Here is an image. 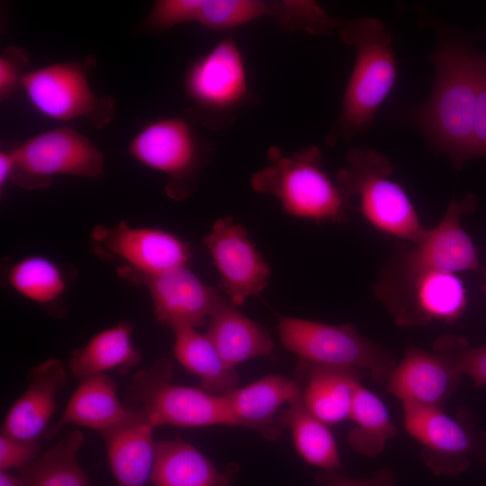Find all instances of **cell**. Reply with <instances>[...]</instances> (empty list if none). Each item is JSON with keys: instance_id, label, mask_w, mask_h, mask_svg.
Segmentation results:
<instances>
[{"instance_id": "cell-1", "label": "cell", "mask_w": 486, "mask_h": 486, "mask_svg": "<svg viewBox=\"0 0 486 486\" xmlns=\"http://www.w3.org/2000/svg\"><path fill=\"white\" fill-rule=\"evenodd\" d=\"M478 57L465 41L446 38L431 55L436 80L430 97L417 112L418 124L456 169L472 158L478 94Z\"/></svg>"}, {"instance_id": "cell-2", "label": "cell", "mask_w": 486, "mask_h": 486, "mask_svg": "<svg viewBox=\"0 0 486 486\" xmlns=\"http://www.w3.org/2000/svg\"><path fill=\"white\" fill-rule=\"evenodd\" d=\"M341 40L356 49V61L343 96L340 112L325 137L328 146L350 143L367 130L397 77L392 34L380 20L371 17L342 20Z\"/></svg>"}, {"instance_id": "cell-3", "label": "cell", "mask_w": 486, "mask_h": 486, "mask_svg": "<svg viewBox=\"0 0 486 486\" xmlns=\"http://www.w3.org/2000/svg\"><path fill=\"white\" fill-rule=\"evenodd\" d=\"M268 165L250 179L257 193L279 199L284 210L316 222L345 221L348 207L337 181L324 170L323 157L316 146L284 155L275 146L267 150Z\"/></svg>"}, {"instance_id": "cell-4", "label": "cell", "mask_w": 486, "mask_h": 486, "mask_svg": "<svg viewBox=\"0 0 486 486\" xmlns=\"http://www.w3.org/2000/svg\"><path fill=\"white\" fill-rule=\"evenodd\" d=\"M392 173L384 154L358 146L347 150L346 165L336 181L348 205L358 199L362 215L375 230L416 243L427 229L406 191L392 179Z\"/></svg>"}, {"instance_id": "cell-5", "label": "cell", "mask_w": 486, "mask_h": 486, "mask_svg": "<svg viewBox=\"0 0 486 486\" xmlns=\"http://www.w3.org/2000/svg\"><path fill=\"white\" fill-rule=\"evenodd\" d=\"M191 117L211 130L234 123L238 112L255 96L243 53L232 35L220 38L194 60L184 76Z\"/></svg>"}, {"instance_id": "cell-6", "label": "cell", "mask_w": 486, "mask_h": 486, "mask_svg": "<svg viewBox=\"0 0 486 486\" xmlns=\"http://www.w3.org/2000/svg\"><path fill=\"white\" fill-rule=\"evenodd\" d=\"M173 374L174 364L165 356L148 368L137 371L127 405L140 411L155 428L166 425L234 426L223 396L212 395L201 387L175 384Z\"/></svg>"}, {"instance_id": "cell-7", "label": "cell", "mask_w": 486, "mask_h": 486, "mask_svg": "<svg viewBox=\"0 0 486 486\" xmlns=\"http://www.w3.org/2000/svg\"><path fill=\"white\" fill-rule=\"evenodd\" d=\"M277 329L284 347L310 363L358 370L376 381H386L396 364L391 353L349 323L330 325L279 316Z\"/></svg>"}, {"instance_id": "cell-8", "label": "cell", "mask_w": 486, "mask_h": 486, "mask_svg": "<svg viewBox=\"0 0 486 486\" xmlns=\"http://www.w3.org/2000/svg\"><path fill=\"white\" fill-rule=\"evenodd\" d=\"M374 290L401 327L453 323L467 305L465 287L456 274L408 268L396 262Z\"/></svg>"}, {"instance_id": "cell-9", "label": "cell", "mask_w": 486, "mask_h": 486, "mask_svg": "<svg viewBox=\"0 0 486 486\" xmlns=\"http://www.w3.org/2000/svg\"><path fill=\"white\" fill-rule=\"evenodd\" d=\"M212 150L184 117H162L146 123L132 138L128 152L138 162L167 176L166 193L179 201L194 189Z\"/></svg>"}, {"instance_id": "cell-10", "label": "cell", "mask_w": 486, "mask_h": 486, "mask_svg": "<svg viewBox=\"0 0 486 486\" xmlns=\"http://www.w3.org/2000/svg\"><path fill=\"white\" fill-rule=\"evenodd\" d=\"M12 179L26 189L47 187L54 176L95 178L104 171V155L79 131L59 127L30 138L12 148Z\"/></svg>"}, {"instance_id": "cell-11", "label": "cell", "mask_w": 486, "mask_h": 486, "mask_svg": "<svg viewBox=\"0 0 486 486\" xmlns=\"http://www.w3.org/2000/svg\"><path fill=\"white\" fill-rule=\"evenodd\" d=\"M407 432L421 446V458L435 476H457L472 460L486 459V432L469 413L453 418L442 409L402 406Z\"/></svg>"}, {"instance_id": "cell-12", "label": "cell", "mask_w": 486, "mask_h": 486, "mask_svg": "<svg viewBox=\"0 0 486 486\" xmlns=\"http://www.w3.org/2000/svg\"><path fill=\"white\" fill-rule=\"evenodd\" d=\"M466 346L464 338L455 336L439 338L433 350L409 345L386 379L387 391L402 406L443 410L464 376L460 359Z\"/></svg>"}, {"instance_id": "cell-13", "label": "cell", "mask_w": 486, "mask_h": 486, "mask_svg": "<svg viewBox=\"0 0 486 486\" xmlns=\"http://www.w3.org/2000/svg\"><path fill=\"white\" fill-rule=\"evenodd\" d=\"M22 88L40 113L55 121L85 118L104 127L114 114L112 98L94 94L86 67L79 62L61 61L30 70Z\"/></svg>"}, {"instance_id": "cell-14", "label": "cell", "mask_w": 486, "mask_h": 486, "mask_svg": "<svg viewBox=\"0 0 486 486\" xmlns=\"http://www.w3.org/2000/svg\"><path fill=\"white\" fill-rule=\"evenodd\" d=\"M92 238L98 253L122 261L125 276L139 283L185 266L191 256L187 243L160 229L130 227L122 222L111 229L96 227Z\"/></svg>"}, {"instance_id": "cell-15", "label": "cell", "mask_w": 486, "mask_h": 486, "mask_svg": "<svg viewBox=\"0 0 486 486\" xmlns=\"http://www.w3.org/2000/svg\"><path fill=\"white\" fill-rule=\"evenodd\" d=\"M262 17L274 18L285 31L322 35L332 32L336 18L310 0H201L196 22L225 31Z\"/></svg>"}, {"instance_id": "cell-16", "label": "cell", "mask_w": 486, "mask_h": 486, "mask_svg": "<svg viewBox=\"0 0 486 486\" xmlns=\"http://www.w3.org/2000/svg\"><path fill=\"white\" fill-rule=\"evenodd\" d=\"M220 274V288L235 307L258 295L267 285L270 267L248 239L242 225L230 216L217 220L204 238Z\"/></svg>"}, {"instance_id": "cell-17", "label": "cell", "mask_w": 486, "mask_h": 486, "mask_svg": "<svg viewBox=\"0 0 486 486\" xmlns=\"http://www.w3.org/2000/svg\"><path fill=\"white\" fill-rule=\"evenodd\" d=\"M472 201L471 198L453 200L440 221L427 229L412 248H402L394 262L408 268L452 274L477 269L476 248L461 224V216L473 205Z\"/></svg>"}, {"instance_id": "cell-18", "label": "cell", "mask_w": 486, "mask_h": 486, "mask_svg": "<svg viewBox=\"0 0 486 486\" xmlns=\"http://www.w3.org/2000/svg\"><path fill=\"white\" fill-rule=\"evenodd\" d=\"M141 283L149 292L156 318L172 330L202 327L220 296L216 288L202 283L186 266L145 278Z\"/></svg>"}, {"instance_id": "cell-19", "label": "cell", "mask_w": 486, "mask_h": 486, "mask_svg": "<svg viewBox=\"0 0 486 486\" xmlns=\"http://www.w3.org/2000/svg\"><path fill=\"white\" fill-rule=\"evenodd\" d=\"M296 380L269 374L224 395L234 427L250 428L268 440H276L283 429L278 417L284 406L302 397Z\"/></svg>"}, {"instance_id": "cell-20", "label": "cell", "mask_w": 486, "mask_h": 486, "mask_svg": "<svg viewBox=\"0 0 486 486\" xmlns=\"http://www.w3.org/2000/svg\"><path fill=\"white\" fill-rule=\"evenodd\" d=\"M29 384L5 415L1 433L29 441H40L57 409V397L67 382L64 364L49 359L31 369Z\"/></svg>"}, {"instance_id": "cell-21", "label": "cell", "mask_w": 486, "mask_h": 486, "mask_svg": "<svg viewBox=\"0 0 486 486\" xmlns=\"http://www.w3.org/2000/svg\"><path fill=\"white\" fill-rule=\"evenodd\" d=\"M141 412L122 403L115 382L106 374L80 380L61 418L48 430L44 438L57 436L62 428L76 425L100 434L137 419Z\"/></svg>"}, {"instance_id": "cell-22", "label": "cell", "mask_w": 486, "mask_h": 486, "mask_svg": "<svg viewBox=\"0 0 486 486\" xmlns=\"http://www.w3.org/2000/svg\"><path fill=\"white\" fill-rule=\"evenodd\" d=\"M365 375L361 371L299 359L296 381L307 410L328 426L350 419L355 393Z\"/></svg>"}, {"instance_id": "cell-23", "label": "cell", "mask_w": 486, "mask_h": 486, "mask_svg": "<svg viewBox=\"0 0 486 486\" xmlns=\"http://www.w3.org/2000/svg\"><path fill=\"white\" fill-rule=\"evenodd\" d=\"M205 334L231 367L253 358L273 356L274 343L269 331L221 295L211 310Z\"/></svg>"}, {"instance_id": "cell-24", "label": "cell", "mask_w": 486, "mask_h": 486, "mask_svg": "<svg viewBox=\"0 0 486 486\" xmlns=\"http://www.w3.org/2000/svg\"><path fill=\"white\" fill-rule=\"evenodd\" d=\"M236 464L220 471L194 446L180 439L156 441L152 486H231Z\"/></svg>"}, {"instance_id": "cell-25", "label": "cell", "mask_w": 486, "mask_h": 486, "mask_svg": "<svg viewBox=\"0 0 486 486\" xmlns=\"http://www.w3.org/2000/svg\"><path fill=\"white\" fill-rule=\"evenodd\" d=\"M154 429L141 413L137 419L101 434L118 486H145L149 482L155 459Z\"/></svg>"}, {"instance_id": "cell-26", "label": "cell", "mask_w": 486, "mask_h": 486, "mask_svg": "<svg viewBox=\"0 0 486 486\" xmlns=\"http://www.w3.org/2000/svg\"><path fill=\"white\" fill-rule=\"evenodd\" d=\"M132 329V325L124 321L96 333L82 348L72 352L70 374L81 380L112 370L128 374L140 362Z\"/></svg>"}, {"instance_id": "cell-27", "label": "cell", "mask_w": 486, "mask_h": 486, "mask_svg": "<svg viewBox=\"0 0 486 486\" xmlns=\"http://www.w3.org/2000/svg\"><path fill=\"white\" fill-rule=\"evenodd\" d=\"M174 331V355L188 372L200 379L201 388L224 396L238 387V374L227 364L206 334L191 327Z\"/></svg>"}, {"instance_id": "cell-28", "label": "cell", "mask_w": 486, "mask_h": 486, "mask_svg": "<svg viewBox=\"0 0 486 486\" xmlns=\"http://www.w3.org/2000/svg\"><path fill=\"white\" fill-rule=\"evenodd\" d=\"M282 429H289L299 455L322 471H338L341 460L336 440L328 426L305 407L302 395L279 413Z\"/></svg>"}, {"instance_id": "cell-29", "label": "cell", "mask_w": 486, "mask_h": 486, "mask_svg": "<svg viewBox=\"0 0 486 486\" xmlns=\"http://www.w3.org/2000/svg\"><path fill=\"white\" fill-rule=\"evenodd\" d=\"M83 443V434L77 429L72 430L30 464L18 470V475L25 486H90L88 476L76 458Z\"/></svg>"}, {"instance_id": "cell-30", "label": "cell", "mask_w": 486, "mask_h": 486, "mask_svg": "<svg viewBox=\"0 0 486 486\" xmlns=\"http://www.w3.org/2000/svg\"><path fill=\"white\" fill-rule=\"evenodd\" d=\"M350 419L355 426L347 435L348 444L365 457L381 454L398 432L383 401L361 382L356 390Z\"/></svg>"}, {"instance_id": "cell-31", "label": "cell", "mask_w": 486, "mask_h": 486, "mask_svg": "<svg viewBox=\"0 0 486 486\" xmlns=\"http://www.w3.org/2000/svg\"><path fill=\"white\" fill-rule=\"evenodd\" d=\"M8 282L20 295L40 304L55 302L66 289L60 268L40 256H26L13 265Z\"/></svg>"}, {"instance_id": "cell-32", "label": "cell", "mask_w": 486, "mask_h": 486, "mask_svg": "<svg viewBox=\"0 0 486 486\" xmlns=\"http://www.w3.org/2000/svg\"><path fill=\"white\" fill-rule=\"evenodd\" d=\"M201 0H158L143 20L149 32H164L174 26L197 21Z\"/></svg>"}, {"instance_id": "cell-33", "label": "cell", "mask_w": 486, "mask_h": 486, "mask_svg": "<svg viewBox=\"0 0 486 486\" xmlns=\"http://www.w3.org/2000/svg\"><path fill=\"white\" fill-rule=\"evenodd\" d=\"M29 58L26 51L17 46L5 48L0 55V97L9 98L18 87L28 71Z\"/></svg>"}, {"instance_id": "cell-34", "label": "cell", "mask_w": 486, "mask_h": 486, "mask_svg": "<svg viewBox=\"0 0 486 486\" xmlns=\"http://www.w3.org/2000/svg\"><path fill=\"white\" fill-rule=\"evenodd\" d=\"M40 448V441L19 439L1 433L0 470L18 471L27 466L41 454Z\"/></svg>"}, {"instance_id": "cell-35", "label": "cell", "mask_w": 486, "mask_h": 486, "mask_svg": "<svg viewBox=\"0 0 486 486\" xmlns=\"http://www.w3.org/2000/svg\"><path fill=\"white\" fill-rule=\"evenodd\" d=\"M473 158L486 157V53L478 57V94L472 139Z\"/></svg>"}, {"instance_id": "cell-36", "label": "cell", "mask_w": 486, "mask_h": 486, "mask_svg": "<svg viewBox=\"0 0 486 486\" xmlns=\"http://www.w3.org/2000/svg\"><path fill=\"white\" fill-rule=\"evenodd\" d=\"M318 482L325 486H394L395 473L390 468H382L370 478L352 479L338 471H322L317 473Z\"/></svg>"}, {"instance_id": "cell-37", "label": "cell", "mask_w": 486, "mask_h": 486, "mask_svg": "<svg viewBox=\"0 0 486 486\" xmlns=\"http://www.w3.org/2000/svg\"><path fill=\"white\" fill-rule=\"evenodd\" d=\"M460 365L463 375L468 376L474 386H486V345L466 346L461 355Z\"/></svg>"}, {"instance_id": "cell-38", "label": "cell", "mask_w": 486, "mask_h": 486, "mask_svg": "<svg viewBox=\"0 0 486 486\" xmlns=\"http://www.w3.org/2000/svg\"><path fill=\"white\" fill-rule=\"evenodd\" d=\"M14 162L12 149L0 152V189L5 186L8 180L12 179Z\"/></svg>"}, {"instance_id": "cell-39", "label": "cell", "mask_w": 486, "mask_h": 486, "mask_svg": "<svg viewBox=\"0 0 486 486\" xmlns=\"http://www.w3.org/2000/svg\"><path fill=\"white\" fill-rule=\"evenodd\" d=\"M0 486H25V484L19 475H14L8 471H1Z\"/></svg>"}, {"instance_id": "cell-40", "label": "cell", "mask_w": 486, "mask_h": 486, "mask_svg": "<svg viewBox=\"0 0 486 486\" xmlns=\"http://www.w3.org/2000/svg\"><path fill=\"white\" fill-rule=\"evenodd\" d=\"M482 464L486 466V459L482 461Z\"/></svg>"}, {"instance_id": "cell-41", "label": "cell", "mask_w": 486, "mask_h": 486, "mask_svg": "<svg viewBox=\"0 0 486 486\" xmlns=\"http://www.w3.org/2000/svg\"><path fill=\"white\" fill-rule=\"evenodd\" d=\"M485 278H486V276H485ZM484 290L486 291V283H485V284H484Z\"/></svg>"}]
</instances>
